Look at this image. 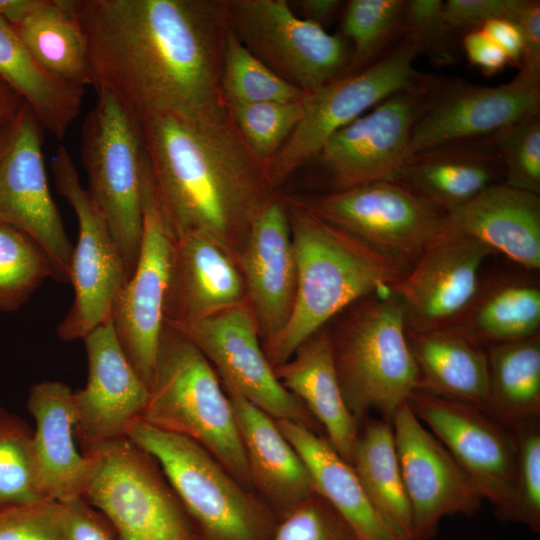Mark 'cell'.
Here are the masks:
<instances>
[{"mask_svg": "<svg viewBox=\"0 0 540 540\" xmlns=\"http://www.w3.org/2000/svg\"><path fill=\"white\" fill-rule=\"evenodd\" d=\"M93 87L141 123L172 115L215 121L229 111L221 88L225 0H72Z\"/></svg>", "mask_w": 540, "mask_h": 540, "instance_id": "1", "label": "cell"}, {"mask_svg": "<svg viewBox=\"0 0 540 540\" xmlns=\"http://www.w3.org/2000/svg\"><path fill=\"white\" fill-rule=\"evenodd\" d=\"M140 125L157 198L175 237L209 235L237 259L254 220L279 192L230 114L215 121L158 115Z\"/></svg>", "mask_w": 540, "mask_h": 540, "instance_id": "2", "label": "cell"}, {"mask_svg": "<svg viewBox=\"0 0 540 540\" xmlns=\"http://www.w3.org/2000/svg\"><path fill=\"white\" fill-rule=\"evenodd\" d=\"M283 198L297 282L288 322L274 339L262 345L273 369L345 309L379 290L391 289L408 271L286 195Z\"/></svg>", "mask_w": 540, "mask_h": 540, "instance_id": "3", "label": "cell"}, {"mask_svg": "<svg viewBox=\"0 0 540 540\" xmlns=\"http://www.w3.org/2000/svg\"><path fill=\"white\" fill-rule=\"evenodd\" d=\"M148 391L141 420L197 442L254 492L233 407L219 376L184 333L165 324Z\"/></svg>", "mask_w": 540, "mask_h": 540, "instance_id": "4", "label": "cell"}, {"mask_svg": "<svg viewBox=\"0 0 540 540\" xmlns=\"http://www.w3.org/2000/svg\"><path fill=\"white\" fill-rule=\"evenodd\" d=\"M336 318L328 328L347 406L359 424L372 410L390 421L420 386L399 298L372 294Z\"/></svg>", "mask_w": 540, "mask_h": 540, "instance_id": "5", "label": "cell"}, {"mask_svg": "<svg viewBox=\"0 0 540 540\" xmlns=\"http://www.w3.org/2000/svg\"><path fill=\"white\" fill-rule=\"evenodd\" d=\"M127 437L159 464L200 540H270L277 516L197 442L136 421Z\"/></svg>", "mask_w": 540, "mask_h": 540, "instance_id": "6", "label": "cell"}, {"mask_svg": "<svg viewBox=\"0 0 540 540\" xmlns=\"http://www.w3.org/2000/svg\"><path fill=\"white\" fill-rule=\"evenodd\" d=\"M84 454L82 498L111 524L118 540H200L157 461L128 437Z\"/></svg>", "mask_w": 540, "mask_h": 540, "instance_id": "7", "label": "cell"}, {"mask_svg": "<svg viewBox=\"0 0 540 540\" xmlns=\"http://www.w3.org/2000/svg\"><path fill=\"white\" fill-rule=\"evenodd\" d=\"M95 90V105L81 130L86 190L105 218L130 277L142 238L143 135L139 121L113 95L103 88Z\"/></svg>", "mask_w": 540, "mask_h": 540, "instance_id": "8", "label": "cell"}, {"mask_svg": "<svg viewBox=\"0 0 540 540\" xmlns=\"http://www.w3.org/2000/svg\"><path fill=\"white\" fill-rule=\"evenodd\" d=\"M286 196L406 269L446 230V212L399 180Z\"/></svg>", "mask_w": 540, "mask_h": 540, "instance_id": "9", "label": "cell"}, {"mask_svg": "<svg viewBox=\"0 0 540 540\" xmlns=\"http://www.w3.org/2000/svg\"><path fill=\"white\" fill-rule=\"evenodd\" d=\"M418 56L416 48L402 37L366 68L306 93L300 121L266 166L273 189L279 192L288 178L311 162L337 131L389 96L428 81L433 75L414 67Z\"/></svg>", "mask_w": 540, "mask_h": 540, "instance_id": "10", "label": "cell"}, {"mask_svg": "<svg viewBox=\"0 0 540 540\" xmlns=\"http://www.w3.org/2000/svg\"><path fill=\"white\" fill-rule=\"evenodd\" d=\"M229 29L262 63L305 93L343 76L350 43L296 15L285 0H225Z\"/></svg>", "mask_w": 540, "mask_h": 540, "instance_id": "11", "label": "cell"}, {"mask_svg": "<svg viewBox=\"0 0 540 540\" xmlns=\"http://www.w3.org/2000/svg\"><path fill=\"white\" fill-rule=\"evenodd\" d=\"M51 170L57 191L71 206L78 222L70 278L74 299L56 329L62 341L70 342L82 340L111 318L115 301L129 276L106 220L82 186L65 146L57 148Z\"/></svg>", "mask_w": 540, "mask_h": 540, "instance_id": "12", "label": "cell"}, {"mask_svg": "<svg viewBox=\"0 0 540 540\" xmlns=\"http://www.w3.org/2000/svg\"><path fill=\"white\" fill-rule=\"evenodd\" d=\"M42 130L25 103L0 135V223L32 237L50 259L52 278L70 283L74 245L50 193Z\"/></svg>", "mask_w": 540, "mask_h": 540, "instance_id": "13", "label": "cell"}, {"mask_svg": "<svg viewBox=\"0 0 540 540\" xmlns=\"http://www.w3.org/2000/svg\"><path fill=\"white\" fill-rule=\"evenodd\" d=\"M175 239L160 207L146 155L139 254L115 301L111 320L123 352L147 386L164 326Z\"/></svg>", "mask_w": 540, "mask_h": 540, "instance_id": "14", "label": "cell"}, {"mask_svg": "<svg viewBox=\"0 0 540 540\" xmlns=\"http://www.w3.org/2000/svg\"><path fill=\"white\" fill-rule=\"evenodd\" d=\"M438 76L399 91L337 131L312 160L327 175L331 191L397 180L413 128Z\"/></svg>", "mask_w": 540, "mask_h": 540, "instance_id": "15", "label": "cell"}, {"mask_svg": "<svg viewBox=\"0 0 540 540\" xmlns=\"http://www.w3.org/2000/svg\"><path fill=\"white\" fill-rule=\"evenodd\" d=\"M407 403L503 520L516 487L515 433L478 406L424 389L415 390Z\"/></svg>", "mask_w": 540, "mask_h": 540, "instance_id": "16", "label": "cell"}, {"mask_svg": "<svg viewBox=\"0 0 540 540\" xmlns=\"http://www.w3.org/2000/svg\"><path fill=\"white\" fill-rule=\"evenodd\" d=\"M540 113V71L519 68L498 86L439 77L418 118L407 157L442 144L487 138Z\"/></svg>", "mask_w": 540, "mask_h": 540, "instance_id": "17", "label": "cell"}, {"mask_svg": "<svg viewBox=\"0 0 540 540\" xmlns=\"http://www.w3.org/2000/svg\"><path fill=\"white\" fill-rule=\"evenodd\" d=\"M182 333L207 358L224 389L240 394L275 420L293 421L322 434L304 405L277 379L247 300Z\"/></svg>", "mask_w": 540, "mask_h": 540, "instance_id": "18", "label": "cell"}, {"mask_svg": "<svg viewBox=\"0 0 540 540\" xmlns=\"http://www.w3.org/2000/svg\"><path fill=\"white\" fill-rule=\"evenodd\" d=\"M390 423L410 502L414 540H430L446 516L476 513L483 501L480 492L407 402L397 408Z\"/></svg>", "mask_w": 540, "mask_h": 540, "instance_id": "19", "label": "cell"}, {"mask_svg": "<svg viewBox=\"0 0 540 540\" xmlns=\"http://www.w3.org/2000/svg\"><path fill=\"white\" fill-rule=\"evenodd\" d=\"M493 254L483 243L446 229L391 288L407 331L451 326L474 298L482 266Z\"/></svg>", "mask_w": 540, "mask_h": 540, "instance_id": "20", "label": "cell"}, {"mask_svg": "<svg viewBox=\"0 0 540 540\" xmlns=\"http://www.w3.org/2000/svg\"><path fill=\"white\" fill-rule=\"evenodd\" d=\"M87 360L86 385L74 391L75 438L82 453L127 437L142 419L148 386L122 350L111 318L83 339Z\"/></svg>", "mask_w": 540, "mask_h": 540, "instance_id": "21", "label": "cell"}, {"mask_svg": "<svg viewBox=\"0 0 540 540\" xmlns=\"http://www.w3.org/2000/svg\"><path fill=\"white\" fill-rule=\"evenodd\" d=\"M237 262L264 345L285 327L296 292V257L287 206L280 193L254 220Z\"/></svg>", "mask_w": 540, "mask_h": 540, "instance_id": "22", "label": "cell"}, {"mask_svg": "<svg viewBox=\"0 0 540 540\" xmlns=\"http://www.w3.org/2000/svg\"><path fill=\"white\" fill-rule=\"evenodd\" d=\"M246 301L236 257L203 233L175 239L164 324L185 332L197 323Z\"/></svg>", "mask_w": 540, "mask_h": 540, "instance_id": "23", "label": "cell"}, {"mask_svg": "<svg viewBox=\"0 0 540 540\" xmlns=\"http://www.w3.org/2000/svg\"><path fill=\"white\" fill-rule=\"evenodd\" d=\"M73 393L61 381L42 380L30 387L26 402L35 423L38 485L46 498L60 503L82 497L89 472V459L76 444Z\"/></svg>", "mask_w": 540, "mask_h": 540, "instance_id": "24", "label": "cell"}, {"mask_svg": "<svg viewBox=\"0 0 540 540\" xmlns=\"http://www.w3.org/2000/svg\"><path fill=\"white\" fill-rule=\"evenodd\" d=\"M446 229L483 243L527 271L540 269V194L495 184L446 212Z\"/></svg>", "mask_w": 540, "mask_h": 540, "instance_id": "25", "label": "cell"}, {"mask_svg": "<svg viewBox=\"0 0 540 540\" xmlns=\"http://www.w3.org/2000/svg\"><path fill=\"white\" fill-rule=\"evenodd\" d=\"M225 391L235 414L253 490L280 519L315 492L308 469L273 417L240 394Z\"/></svg>", "mask_w": 540, "mask_h": 540, "instance_id": "26", "label": "cell"}, {"mask_svg": "<svg viewBox=\"0 0 540 540\" xmlns=\"http://www.w3.org/2000/svg\"><path fill=\"white\" fill-rule=\"evenodd\" d=\"M434 206L449 212L504 182L491 137L452 142L408 156L398 178Z\"/></svg>", "mask_w": 540, "mask_h": 540, "instance_id": "27", "label": "cell"}, {"mask_svg": "<svg viewBox=\"0 0 540 540\" xmlns=\"http://www.w3.org/2000/svg\"><path fill=\"white\" fill-rule=\"evenodd\" d=\"M274 373L316 420L333 448L351 464L359 422L342 393L328 325L307 338L286 362L274 368Z\"/></svg>", "mask_w": 540, "mask_h": 540, "instance_id": "28", "label": "cell"}, {"mask_svg": "<svg viewBox=\"0 0 540 540\" xmlns=\"http://www.w3.org/2000/svg\"><path fill=\"white\" fill-rule=\"evenodd\" d=\"M311 476L314 490L347 522L359 540H409L376 509L353 466L320 433L289 420H276Z\"/></svg>", "mask_w": 540, "mask_h": 540, "instance_id": "29", "label": "cell"}, {"mask_svg": "<svg viewBox=\"0 0 540 540\" xmlns=\"http://www.w3.org/2000/svg\"><path fill=\"white\" fill-rule=\"evenodd\" d=\"M407 338L420 376V389L484 409L488 390L486 349L446 327L409 332Z\"/></svg>", "mask_w": 540, "mask_h": 540, "instance_id": "30", "label": "cell"}, {"mask_svg": "<svg viewBox=\"0 0 540 540\" xmlns=\"http://www.w3.org/2000/svg\"><path fill=\"white\" fill-rule=\"evenodd\" d=\"M449 327L484 348L539 334V283L522 276L480 283L469 306Z\"/></svg>", "mask_w": 540, "mask_h": 540, "instance_id": "31", "label": "cell"}, {"mask_svg": "<svg viewBox=\"0 0 540 540\" xmlns=\"http://www.w3.org/2000/svg\"><path fill=\"white\" fill-rule=\"evenodd\" d=\"M0 77L28 105L41 127L63 139L79 116L85 89L48 72L12 25L0 17Z\"/></svg>", "mask_w": 540, "mask_h": 540, "instance_id": "32", "label": "cell"}, {"mask_svg": "<svg viewBox=\"0 0 540 540\" xmlns=\"http://www.w3.org/2000/svg\"><path fill=\"white\" fill-rule=\"evenodd\" d=\"M488 390L484 410L516 427L540 415V333L487 346Z\"/></svg>", "mask_w": 540, "mask_h": 540, "instance_id": "33", "label": "cell"}, {"mask_svg": "<svg viewBox=\"0 0 540 540\" xmlns=\"http://www.w3.org/2000/svg\"><path fill=\"white\" fill-rule=\"evenodd\" d=\"M13 28L48 72L82 87L93 85L86 39L72 0H45Z\"/></svg>", "mask_w": 540, "mask_h": 540, "instance_id": "34", "label": "cell"}, {"mask_svg": "<svg viewBox=\"0 0 540 540\" xmlns=\"http://www.w3.org/2000/svg\"><path fill=\"white\" fill-rule=\"evenodd\" d=\"M351 465L376 509L402 536L414 540L410 502L390 421L365 423L358 432Z\"/></svg>", "mask_w": 540, "mask_h": 540, "instance_id": "35", "label": "cell"}, {"mask_svg": "<svg viewBox=\"0 0 540 540\" xmlns=\"http://www.w3.org/2000/svg\"><path fill=\"white\" fill-rule=\"evenodd\" d=\"M404 5L405 0H350L343 5L340 35L351 43L343 76L366 68L402 38Z\"/></svg>", "mask_w": 540, "mask_h": 540, "instance_id": "36", "label": "cell"}, {"mask_svg": "<svg viewBox=\"0 0 540 540\" xmlns=\"http://www.w3.org/2000/svg\"><path fill=\"white\" fill-rule=\"evenodd\" d=\"M221 88L226 105L301 101L306 94L256 58L229 28L223 53Z\"/></svg>", "mask_w": 540, "mask_h": 540, "instance_id": "37", "label": "cell"}, {"mask_svg": "<svg viewBox=\"0 0 540 540\" xmlns=\"http://www.w3.org/2000/svg\"><path fill=\"white\" fill-rule=\"evenodd\" d=\"M52 276L43 248L22 230L0 223V312L20 309Z\"/></svg>", "mask_w": 540, "mask_h": 540, "instance_id": "38", "label": "cell"}, {"mask_svg": "<svg viewBox=\"0 0 540 540\" xmlns=\"http://www.w3.org/2000/svg\"><path fill=\"white\" fill-rule=\"evenodd\" d=\"M45 499L36 476L33 428L0 405V508Z\"/></svg>", "mask_w": 540, "mask_h": 540, "instance_id": "39", "label": "cell"}, {"mask_svg": "<svg viewBox=\"0 0 540 540\" xmlns=\"http://www.w3.org/2000/svg\"><path fill=\"white\" fill-rule=\"evenodd\" d=\"M302 101L227 105L241 137L265 171L300 121Z\"/></svg>", "mask_w": 540, "mask_h": 540, "instance_id": "40", "label": "cell"}, {"mask_svg": "<svg viewBox=\"0 0 540 540\" xmlns=\"http://www.w3.org/2000/svg\"><path fill=\"white\" fill-rule=\"evenodd\" d=\"M442 0H405L402 37L438 66L452 65L461 55L460 37L448 24Z\"/></svg>", "mask_w": 540, "mask_h": 540, "instance_id": "41", "label": "cell"}, {"mask_svg": "<svg viewBox=\"0 0 540 540\" xmlns=\"http://www.w3.org/2000/svg\"><path fill=\"white\" fill-rule=\"evenodd\" d=\"M504 169V183L540 194V113L490 136Z\"/></svg>", "mask_w": 540, "mask_h": 540, "instance_id": "42", "label": "cell"}, {"mask_svg": "<svg viewBox=\"0 0 540 540\" xmlns=\"http://www.w3.org/2000/svg\"><path fill=\"white\" fill-rule=\"evenodd\" d=\"M539 418L514 427L517 473L514 499L503 521L540 531V427Z\"/></svg>", "mask_w": 540, "mask_h": 540, "instance_id": "43", "label": "cell"}, {"mask_svg": "<svg viewBox=\"0 0 540 540\" xmlns=\"http://www.w3.org/2000/svg\"><path fill=\"white\" fill-rule=\"evenodd\" d=\"M270 540H359L339 513L318 493L278 519Z\"/></svg>", "mask_w": 540, "mask_h": 540, "instance_id": "44", "label": "cell"}, {"mask_svg": "<svg viewBox=\"0 0 540 540\" xmlns=\"http://www.w3.org/2000/svg\"><path fill=\"white\" fill-rule=\"evenodd\" d=\"M63 503L45 499L0 508V540H64Z\"/></svg>", "mask_w": 540, "mask_h": 540, "instance_id": "45", "label": "cell"}, {"mask_svg": "<svg viewBox=\"0 0 540 540\" xmlns=\"http://www.w3.org/2000/svg\"><path fill=\"white\" fill-rule=\"evenodd\" d=\"M521 0H447L443 13L451 28L460 37L495 19L512 21Z\"/></svg>", "mask_w": 540, "mask_h": 540, "instance_id": "46", "label": "cell"}, {"mask_svg": "<svg viewBox=\"0 0 540 540\" xmlns=\"http://www.w3.org/2000/svg\"><path fill=\"white\" fill-rule=\"evenodd\" d=\"M64 540H118L108 520L82 497L63 503Z\"/></svg>", "mask_w": 540, "mask_h": 540, "instance_id": "47", "label": "cell"}, {"mask_svg": "<svg viewBox=\"0 0 540 540\" xmlns=\"http://www.w3.org/2000/svg\"><path fill=\"white\" fill-rule=\"evenodd\" d=\"M460 44L468 62L488 77L509 65L502 50L481 29L464 34Z\"/></svg>", "mask_w": 540, "mask_h": 540, "instance_id": "48", "label": "cell"}, {"mask_svg": "<svg viewBox=\"0 0 540 540\" xmlns=\"http://www.w3.org/2000/svg\"><path fill=\"white\" fill-rule=\"evenodd\" d=\"M512 21L519 28L524 42L519 68L540 71V1L521 0Z\"/></svg>", "mask_w": 540, "mask_h": 540, "instance_id": "49", "label": "cell"}, {"mask_svg": "<svg viewBox=\"0 0 540 540\" xmlns=\"http://www.w3.org/2000/svg\"><path fill=\"white\" fill-rule=\"evenodd\" d=\"M481 30L502 50L509 65L520 67L524 42L517 25L507 19H495L485 23Z\"/></svg>", "mask_w": 540, "mask_h": 540, "instance_id": "50", "label": "cell"}, {"mask_svg": "<svg viewBox=\"0 0 540 540\" xmlns=\"http://www.w3.org/2000/svg\"><path fill=\"white\" fill-rule=\"evenodd\" d=\"M297 3L303 19L323 28L334 19L344 5L339 0H302Z\"/></svg>", "mask_w": 540, "mask_h": 540, "instance_id": "51", "label": "cell"}, {"mask_svg": "<svg viewBox=\"0 0 540 540\" xmlns=\"http://www.w3.org/2000/svg\"><path fill=\"white\" fill-rule=\"evenodd\" d=\"M44 2L45 0H0V17L10 25L16 26Z\"/></svg>", "mask_w": 540, "mask_h": 540, "instance_id": "52", "label": "cell"}, {"mask_svg": "<svg viewBox=\"0 0 540 540\" xmlns=\"http://www.w3.org/2000/svg\"><path fill=\"white\" fill-rule=\"evenodd\" d=\"M24 104L23 99L0 77V135Z\"/></svg>", "mask_w": 540, "mask_h": 540, "instance_id": "53", "label": "cell"}]
</instances>
